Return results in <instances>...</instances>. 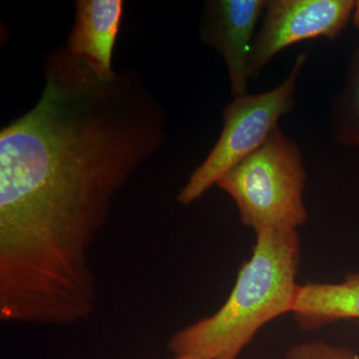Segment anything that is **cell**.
Listing matches in <instances>:
<instances>
[{
	"mask_svg": "<svg viewBox=\"0 0 359 359\" xmlns=\"http://www.w3.org/2000/svg\"><path fill=\"white\" fill-rule=\"evenodd\" d=\"M290 314L304 332L337 321L359 320V271L348 273L341 283L299 285Z\"/></svg>",
	"mask_w": 359,
	"mask_h": 359,
	"instance_id": "obj_8",
	"label": "cell"
},
{
	"mask_svg": "<svg viewBox=\"0 0 359 359\" xmlns=\"http://www.w3.org/2000/svg\"><path fill=\"white\" fill-rule=\"evenodd\" d=\"M306 171L297 142L280 126L266 142L224 174L217 186L237 205L241 221L256 233L297 230L308 221Z\"/></svg>",
	"mask_w": 359,
	"mask_h": 359,
	"instance_id": "obj_3",
	"label": "cell"
},
{
	"mask_svg": "<svg viewBox=\"0 0 359 359\" xmlns=\"http://www.w3.org/2000/svg\"><path fill=\"white\" fill-rule=\"evenodd\" d=\"M173 359H193V358H173Z\"/></svg>",
	"mask_w": 359,
	"mask_h": 359,
	"instance_id": "obj_12",
	"label": "cell"
},
{
	"mask_svg": "<svg viewBox=\"0 0 359 359\" xmlns=\"http://www.w3.org/2000/svg\"><path fill=\"white\" fill-rule=\"evenodd\" d=\"M351 21H353V25L355 26L356 29L359 32V0H356L355 1V7H354Z\"/></svg>",
	"mask_w": 359,
	"mask_h": 359,
	"instance_id": "obj_11",
	"label": "cell"
},
{
	"mask_svg": "<svg viewBox=\"0 0 359 359\" xmlns=\"http://www.w3.org/2000/svg\"><path fill=\"white\" fill-rule=\"evenodd\" d=\"M330 124L337 143L359 149V46L349 61L346 82L332 101Z\"/></svg>",
	"mask_w": 359,
	"mask_h": 359,
	"instance_id": "obj_9",
	"label": "cell"
},
{
	"mask_svg": "<svg viewBox=\"0 0 359 359\" xmlns=\"http://www.w3.org/2000/svg\"><path fill=\"white\" fill-rule=\"evenodd\" d=\"M43 73L39 102L0 131V320L69 327L95 313L92 248L164 145V110L138 73L101 77L65 45Z\"/></svg>",
	"mask_w": 359,
	"mask_h": 359,
	"instance_id": "obj_1",
	"label": "cell"
},
{
	"mask_svg": "<svg viewBox=\"0 0 359 359\" xmlns=\"http://www.w3.org/2000/svg\"><path fill=\"white\" fill-rule=\"evenodd\" d=\"M285 359H359V354L348 347L318 340L292 346L285 353Z\"/></svg>",
	"mask_w": 359,
	"mask_h": 359,
	"instance_id": "obj_10",
	"label": "cell"
},
{
	"mask_svg": "<svg viewBox=\"0 0 359 359\" xmlns=\"http://www.w3.org/2000/svg\"><path fill=\"white\" fill-rule=\"evenodd\" d=\"M66 48L103 78H110L116 39L124 15L123 0H77Z\"/></svg>",
	"mask_w": 359,
	"mask_h": 359,
	"instance_id": "obj_7",
	"label": "cell"
},
{
	"mask_svg": "<svg viewBox=\"0 0 359 359\" xmlns=\"http://www.w3.org/2000/svg\"><path fill=\"white\" fill-rule=\"evenodd\" d=\"M354 0H268L250 47L248 74L256 79L280 52L306 40H334L353 18Z\"/></svg>",
	"mask_w": 359,
	"mask_h": 359,
	"instance_id": "obj_5",
	"label": "cell"
},
{
	"mask_svg": "<svg viewBox=\"0 0 359 359\" xmlns=\"http://www.w3.org/2000/svg\"><path fill=\"white\" fill-rule=\"evenodd\" d=\"M268 0H209L199 25L203 43L224 59L233 97L249 93L248 63Z\"/></svg>",
	"mask_w": 359,
	"mask_h": 359,
	"instance_id": "obj_6",
	"label": "cell"
},
{
	"mask_svg": "<svg viewBox=\"0 0 359 359\" xmlns=\"http://www.w3.org/2000/svg\"><path fill=\"white\" fill-rule=\"evenodd\" d=\"M256 235L252 257L241 266L223 306L170 337L167 348L174 358L238 359L264 325L292 313L299 285V233L268 230Z\"/></svg>",
	"mask_w": 359,
	"mask_h": 359,
	"instance_id": "obj_2",
	"label": "cell"
},
{
	"mask_svg": "<svg viewBox=\"0 0 359 359\" xmlns=\"http://www.w3.org/2000/svg\"><path fill=\"white\" fill-rule=\"evenodd\" d=\"M306 61L308 53L302 52L289 75L275 88L233 97L224 106L221 135L177 195L180 204L189 205L199 200L224 174L263 145L278 128L280 118L294 109L297 82Z\"/></svg>",
	"mask_w": 359,
	"mask_h": 359,
	"instance_id": "obj_4",
	"label": "cell"
}]
</instances>
